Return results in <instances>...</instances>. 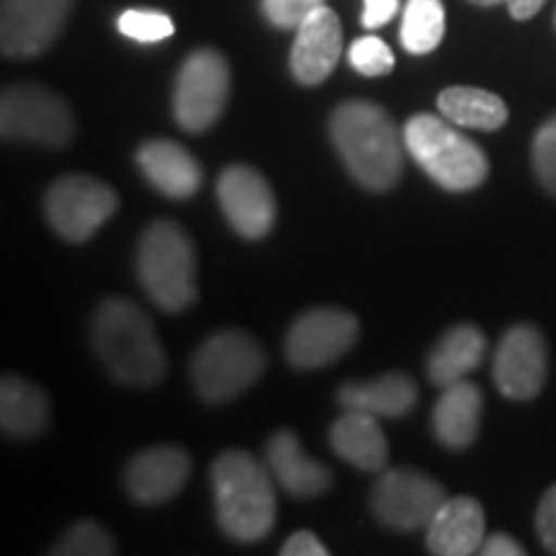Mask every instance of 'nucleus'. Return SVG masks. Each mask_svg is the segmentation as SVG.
Wrapping results in <instances>:
<instances>
[{
    "instance_id": "1",
    "label": "nucleus",
    "mask_w": 556,
    "mask_h": 556,
    "mask_svg": "<svg viewBox=\"0 0 556 556\" xmlns=\"http://www.w3.org/2000/svg\"><path fill=\"white\" fill-rule=\"evenodd\" d=\"M330 137L348 173L368 191H389L402 176L397 124L371 101H345L332 111Z\"/></svg>"
},
{
    "instance_id": "2",
    "label": "nucleus",
    "mask_w": 556,
    "mask_h": 556,
    "mask_svg": "<svg viewBox=\"0 0 556 556\" xmlns=\"http://www.w3.org/2000/svg\"><path fill=\"white\" fill-rule=\"evenodd\" d=\"M93 351L111 379L127 387H155L168 358L150 317L124 296H111L90 323Z\"/></svg>"
},
{
    "instance_id": "3",
    "label": "nucleus",
    "mask_w": 556,
    "mask_h": 556,
    "mask_svg": "<svg viewBox=\"0 0 556 556\" xmlns=\"http://www.w3.org/2000/svg\"><path fill=\"white\" fill-rule=\"evenodd\" d=\"M217 523L227 539L255 544L274 531L276 490L268 469L245 451H225L212 464Z\"/></svg>"
},
{
    "instance_id": "4",
    "label": "nucleus",
    "mask_w": 556,
    "mask_h": 556,
    "mask_svg": "<svg viewBox=\"0 0 556 556\" xmlns=\"http://www.w3.org/2000/svg\"><path fill=\"white\" fill-rule=\"evenodd\" d=\"M137 276L148 296L165 312L197 302V253L186 229L170 219L144 227L137 245Z\"/></svg>"
},
{
    "instance_id": "5",
    "label": "nucleus",
    "mask_w": 556,
    "mask_h": 556,
    "mask_svg": "<svg viewBox=\"0 0 556 556\" xmlns=\"http://www.w3.org/2000/svg\"><path fill=\"white\" fill-rule=\"evenodd\" d=\"M405 148L417 165L435 180L441 189L464 193L486 180L490 163L477 142L451 127L446 116L415 114L405 129Z\"/></svg>"
},
{
    "instance_id": "6",
    "label": "nucleus",
    "mask_w": 556,
    "mask_h": 556,
    "mask_svg": "<svg viewBox=\"0 0 556 556\" xmlns=\"http://www.w3.org/2000/svg\"><path fill=\"white\" fill-rule=\"evenodd\" d=\"M266 368V351L242 330H222L206 338L191 358V381L204 402L222 405L240 397Z\"/></svg>"
},
{
    "instance_id": "7",
    "label": "nucleus",
    "mask_w": 556,
    "mask_h": 556,
    "mask_svg": "<svg viewBox=\"0 0 556 556\" xmlns=\"http://www.w3.org/2000/svg\"><path fill=\"white\" fill-rule=\"evenodd\" d=\"M0 135L5 142L65 148L75 137V116L54 90L37 83H16L0 96Z\"/></svg>"
},
{
    "instance_id": "8",
    "label": "nucleus",
    "mask_w": 556,
    "mask_h": 556,
    "mask_svg": "<svg viewBox=\"0 0 556 556\" xmlns=\"http://www.w3.org/2000/svg\"><path fill=\"white\" fill-rule=\"evenodd\" d=\"M229 65L217 50H197L184 60L173 86L178 127L199 135L219 122L229 99Z\"/></svg>"
},
{
    "instance_id": "9",
    "label": "nucleus",
    "mask_w": 556,
    "mask_h": 556,
    "mask_svg": "<svg viewBox=\"0 0 556 556\" xmlns=\"http://www.w3.org/2000/svg\"><path fill=\"white\" fill-rule=\"evenodd\" d=\"M45 208L47 219L62 240L86 242L114 217L119 208V197L103 180L73 173L50 186Z\"/></svg>"
},
{
    "instance_id": "10",
    "label": "nucleus",
    "mask_w": 556,
    "mask_h": 556,
    "mask_svg": "<svg viewBox=\"0 0 556 556\" xmlns=\"http://www.w3.org/2000/svg\"><path fill=\"white\" fill-rule=\"evenodd\" d=\"M446 500L433 477L415 469H389L374 486L371 510L392 531H417L430 526Z\"/></svg>"
},
{
    "instance_id": "11",
    "label": "nucleus",
    "mask_w": 556,
    "mask_h": 556,
    "mask_svg": "<svg viewBox=\"0 0 556 556\" xmlns=\"http://www.w3.org/2000/svg\"><path fill=\"white\" fill-rule=\"evenodd\" d=\"M73 0H0L3 58H37L65 29Z\"/></svg>"
},
{
    "instance_id": "12",
    "label": "nucleus",
    "mask_w": 556,
    "mask_h": 556,
    "mask_svg": "<svg viewBox=\"0 0 556 556\" xmlns=\"http://www.w3.org/2000/svg\"><path fill=\"white\" fill-rule=\"evenodd\" d=\"M358 338V319L345 309L319 307L304 312L287 336V358L294 368L330 366L345 356Z\"/></svg>"
},
{
    "instance_id": "13",
    "label": "nucleus",
    "mask_w": 556,
    "mask_h": 556,
    "mask_svg": "<svg viewBox=\"0 0 556 556\" xmlns=\"http://www.w3.org/2000/svg\"><path fill=\"white\" fill-rule=\"evenodd\" d=\"M495 384L507 400H533L544 389L548 374L546 340L533 325H516L500 340L495 351Z\"/></svg>"
},
{
    "instance_id": "14",
    "label": "nucleus",
    "mask_w": 556,
    "mask_h": 556,
    "mask_svg": "<svg viewBox=\"0 0 556 556\" xmlns=\"http://www.w3.org/2000/svg\"><path fill=\"white\" fill-rule=\"evenodd\" d=\"M217 199L229 225L245 240H263L274 229L276 199L258 170L229 165L217 180Z\"/></svg>"
},
{
    "instance_id": "15",
    "label": "nucleus",
    "mask_w": 556,
    "mask_h": 556,
    "mask_svg": "<svg viewBox=\"0 0 556 556\" xmlns=\"http://www.w3.org/2000/svg\"><path fill=\"white\" fill-rule=\"evenodd\" d=\"M343 52V29L340 18L328 5H319L312 16L296 29L294 47H291V75L302 86L315 88L325 83L338 67Z\"/></svg>"
},
{
    "instance_id": "16",
    "label": "nucleus",
    "mask_w": 556,
    "mask_h": 556,
    "mask_svg": "<svg viewBox=\"0 0 556 556\" xmlns=\"http://www.w3.org/2000/svg\"><path fill=\"white\" fill-rule=\"evenodd\" d=\"M191 475V458L178 446H152L131 458L124 484L139 505L168 503L184 490Z\"/></svg>"
},
{
    "instance_id": "17",
    "label": "nucleus",
    "mask_w": 556,
    "mask_h": 556,
    "mask_svg": "<svg viewBox=\"0 0 556 556\" xmlns=\"http://www.w3.org/2000/svg\"><path fill=\"white\" fill-rule=\"evenodd\" d=\"M137 163L144 178L168 199H189L204 184L199 160L184 144L170 139H150L137 150Z\"/></svg>"
},
{
    "instance_id": "18",
    "label": "nucleus",
    "mask_w": 556,
    "mask_h": 556,
    "mask_svg": "<svg viewBox=\"0 0 556 556\" xmlns=\"http://www.w3.org/2000/svg\"><path fill=\"white\" fill-rule=\"evenodd\" d=\"M268 467L270 475L276 477V482L289 492L291 497H319L330 490L332 484V471L325 464L315 462L307 456L302 441L291 433V430H278L270 435L268 446Z\"/></svg>"
},
{
    "instance_id": "19",
    "label": "nucleus",
    "mask_w": 556,
    "mask_h": 556,
    "mask_svg": "<svg viewBox=\"0 0 556 556\" xmlns=\"http://www.w3.org/2000/svg\"><path fill=\"white\" fill-rule=\"evenodd\" d=\"M484 510L475 497H451L428 526V552L435 556L479 554L484 544Z\"/></svg>"
},
{
    "instance_id": "20",
    "label": "nucleus",
    "mask_w": 556,
    "mask_h": 556,
    "mask_svg": "<svg viewBox=\"0 0 556 556\" xmlns=\"http://www.w3.org/2000/svg\"><path fill=\"white\" fill-rule=\"evenodd\" d=\"M482 422V392L471 381L443 387L433 407V433L446 448H469Z\"/></svg>"
},
{
    "instance_id": "21",
    "label": "nucleus",
    "mask_w": 556,
    "mask_h": 556,
    "mask_svg": "<svg viewBox=\"0 0 556 556\" xmlns=\"http://www.w3.org/2000/svg\"><path fill=\"white\" fill-rule=\"evenodd\" d=\"M330 443L343 462L364 471H381L389 458L387 435L379 426V417L356 409H345V415L332 422Z\"/></svg>"
},
{
    "instance_id": "22",
    "label": "nucleus",
    "mask_w": 556,
    "mask_h": 556,
    "mask_svg": "<svg viewBox=\"0 0 556 556\" xmlns=\"http://www.w3.org/2000/svg\"><path fill=\"white\" fill-rule=\"evenodd\" d=\"M338 402L343 409H356L374 417H402L417 405V384L407 374H384L371 381H351L340 387Z\"/></svg>"
},
{
    "instance_id": "23",
    "label": "nucleus",
    "mask_w": 556,
    "mask_h": 556,
    "mask_svg": "<svg viewBox=\"0 0 556 556\" xmlns=\"http://www.w3.org/2000/svg\"><path fill=\"white\" fill-rule=\"evenodd\" d=\"M50 426V402L37 384L21 377L0 381V428L9 438L31 441Z\"/></svg>"
},
{
    "instance_id": "24",
    "label": "nucleus",
    "mask_w": 556,
    "mask_h": 556,
    "mask_svg": "<svg viewBox=\"0 0 556 556\" xmlns=\"http://www.w3.org/2000/svg\"><path fill=\"white\" fill-rule=\"evenodd\" d=\"M486 340L475 325H456L433 345L428 356V379L435 387H448L467 379L484 361Z\"/></svg>"
},
{
    "instance_id": "25",
    "label": "nucleus",
    "mask_w": 556,
    "mask_h": 556,
    "mask_svg": "<svg viewBox=\"0 0 556 556\" xmlns=\"http://www.w3.org/2000/svg\"><path fill=\"white\" fill-rule=\"evenodd\" d=\"M438 111L464 129L497 131L507 122V106L497 93L471 86H451L438 96Z\"/></svg>"
},
{
    "instance_id": "26",
    "label": "nucleus",
    "mask_w": 556,
    "mask_h": 556,
    "mask_svg": "<svg viewBox=\"0 0 556 556\" xmlns=\"http://www.w3.org/2000/svg\"><path fill=\"white\" fill-rule=\"evenodd\" d=\"M446 37V9L441 0H407L400 41L409 54H430Z\"/></svg>"
},
{
    "instance_id": "27",
    "label": "nucleus",
    "mask_w": 556,
    "mask_h": 556,
    "mask_svg": "<svg viewBox=\"0 0 556 556\" xmlns=\"http://www.w3.org/2000/svg\"><path fill=\"white\" fill-rule=\"evenodd\" d=\"M116 552H119L116 541L93 520L70 526L52 546V554L58 556H111Z\"/></svg>"
},
{
    "instance_id": "28",
    "label": "nucleus",
    "mask_w": 556,
    "mask_h": 556,
    "mask_svg": "<svg viewBox=\"0 0 556 556\" xmlns=\"http://www.w3.org/2000/svg\"><path fill=\"white\" fill-rule=\"evenodd\" d=\"M119 31L127 39H135L139 45H155V41H163L173 37L176 26L168 13L163 11H150V9H129L124 11L119 21H116Z\"/></svg>"
},
{
    "instance_id": "29",
    "label": "nucleus",
    "mask_w": 556,
    "mask_h": 556,
    "mask_svg": "<svg viewBox=\"0 0 556 556\" xmlns=\"http://www.w3.org/2000/svg\"><path fill=\"white\" fill-rule=\"evenodd\" d=\"M348 60H351V67L366 78H379V75H389L394 70V52L379 37H361L353 41L351 50H348Z\"/></svg>"
},
{
    "instance_id": "30",
    "label": "nucleus",
    "mask_w": 556,
    "mask_h": 556,
    "mask_svg": "<svg viewBox=\"0 0 556 556\" xmlns=\"http://www.w3.org/2000/svg\"><path fill=\"white\" fill-rule=\"evenodd\" d=\"M531 163L541 186L556 197V114L546 124H541L533 137Z\"/></svg>"
},
{
    "instance_id": "31",
    "label": "nucleus",
    "mask_w": 556,
    "mask_h": 556,
    "mask_svg": "<svg viewBox=\"0 0 556 556\" xmlns=\"http://www.w3.org/2000/svg\"><path fill=\"white\" fill-rule=\"evenodd\" d=\"M325 0H261V13L276 29H299Z\"/></svg>"
},
{
    "instance_id": "32",
    "label": "nucleus",
    "mask_w": 556,
    "mask_h": 556,
    "mask_svg": "<svg viewBox=\"0 0 556 556\" xmlns=\"http://www.w3.org/2000/svg\"><path fill=\"white\" fill-rule=\"evenodd\" d=\"M536 533L541 539V546L548 554H556V484L548 486L546 495L541 497L536 510Z\"/></svg>"
},
{
    "instance_id": "33",
    "label": "nucleus",
    "mask_w": 556,
    "mask_h": 556,
    "mask_svg": "<svg viewBox=\"0 0 556 556\" xmlns=\"http://www.w3.org/2000/svg\"><path fill=\"white\" fill-rule=\"evenodd\" d=\"M400 0H364V13H361V24L364 29L374 31L387 26L389 21L397 16Z\"/></svg>"
},
{
    "instance_id": "34",
    "label": "nucleus",
    "mask_w": 556,
    "mask_h": 556,
    "mask_svg": "<svg viewBox=\"0 0 556 556\" xmlns=\"http://www.w3.org/2000/svg\"><path fill=\"white\" fill-rule=\"evenodd\" d=\"M283 556H328L323 541H319L312 531H296L287 539V544L281 546Z\"/></svg>"
},
{
    "instance_id": "35",
    "label": "nucleus",
    "mask_w": 556,
    "mask_h": 556,
    "mask_svg": "<svg viewBox=\"0 0 556 556\" xmlns=\"http://www.w3.org/2000/svg\"><path fill=\"white\" fill-rule=\"evenodd\" d=\"M479 554H484V556H523L526 548L520 546L516 539L505 536V533H492V536L484 539Z\"/></svg>"
},
{
    "instance_id": "36",
    "label": "nucleus",
    "mask_w": 556,
    "mask_h": 556,
    "mask_svg": "<svg viewBox=\"0 0 556 556\" xmlns=\"http://www.w3.org/2000/svg\"><path fill=\"white\" fill-rule=\"evenodd\" d=\"M546 0H507V11L516 21H528L544 9Z\"/></svg>"
},
{
    "instance_id": "37",
    "label": "nucleus",
    "mask_w": 556,
    "mask_h": 556,
    "mask_svg": "<svg viewBox=\"0 0 556 556\" xmlns=\"http://www.w3.org/2000/svg\"><path fill=\"white\" fill-rule=\"evenodd\" d=\"M471 5H479V9H492V5H500V3H507V0H469Z\"/></svg>"
},
{
    "instance_id": "38",
    "label": "nucleus",
    "mask_w": 556,
    "mask_h": 556,
    "mask_svg": "<svg viewBox=\"0 0 556 556\" xmlns=\"http://www.w3.org/2000/svg\"><path fill=\"white\" fill-rule=\"evenodd\" d=\"M554 24H556V13H554Z\"/></svg>"
}]
</instances>
